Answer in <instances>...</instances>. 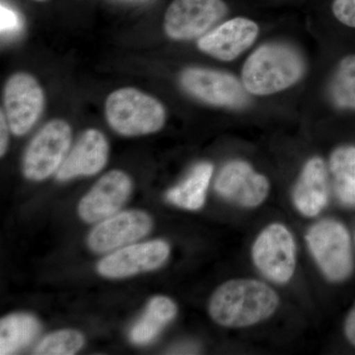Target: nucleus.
Wrapping results in <instances>:
<instances>
[{"label": "nucleus", "instance_id": "nucleus-9", "mask_svg": "<svg viewBox=\"0 0 355 355\" xmlns=\"http://www.w3.org/2000/svg\"><path fill=\"white\" fill-rule=\"evenodd\" d=\"M3 100L10 132L16 137H22L31 130L44 108L43 89L27 72H16L9 77Z\"/></svg>", "mask_w": 355, "mask_h": 355}, {"label": "nucleus", "instance_id": "nucleus-18", "mask_svg": "<svg viewBox=\"0 0 355 355\" xmlns=\"http://www.w3.org/2000/svg\"><path fill=\"white\" fill-rule=\"evenodd\" d=\"M214 174V166L210 163H200L191 170L188 178L166 193L168 202L181 209L198 210L202 209L207 198L210 180Z\"/></svg>", "mask_w": 355, "mask_h": 355}, {"label": "nucleus", "instance_id": "nucleus-26", "mask_svg": "<svg viewBox=\"0 0 355 355\" xmlns=\"http://www.w3.org/2000/svg\"><path fill=\"white\" fill-rule=\"evenodd\" d=\"M345 333L347 340L355 347V304L345 320Z\"/></svg>", "mask_w": 355, "mask_h": 355}, {"label": "nucleus", "instance_id": "nucleus-27", "mask_svg": "<svg viewBox=\"0 0 355 355\" xmlns=\"http://www.w3.org/2000/svg\"><path fill=\"white\" fill-rule=\"evenodd\" d=\"M35 1L42 2V1H46V0H35Z\"/></svg>", "mask_w": 355, "mask_h": 355}, {"label": "nucleus", "instance_id": "nucleus-23", "mask_svg": "<svg viewBox=\"0 0 355 355\" xmlns=\"http://www.w3.org/2000/svg\"><path fill=\"white\" fill-rule=\"evenodd\" d=\"M331 11L342 24L355 28V0H334Z\"/></svg>", "mask_w": 355, "mask_h": 355}, {"label": "nucleus", "instance_id": "nucleus-15", "mask_svg": "<svg viewBox=\"0 0 355 355\" xmlns=\"http://www.w3.org/2000/svg\"><path fill=\"white\" fill-rule=\"evenodd\" d=\"M109 144L99 130L90 128L81 135L55 173L58 181L94 176L108 162Z\"/></svg>", "mask_w": 355, "mask_h": 355}, {"label": "nucleus", "instance_id": "nucleus-8", "mask_svg": "<svg viewBox=\"0 0 355 355\" xmlns=\"http://www.w3.org/2000/svg\"><path fill=\"white\" fill-rule=\"evenodd\" d=\"M252 256L261 273L277 284H286L295 272V242L282 224H270L261 231L254 241Z\"/></svg>", "mask_w": 355, "mask_h": 355}, {"label": "nucleus", "instance_id": "nucleus-19", "mask_svg": "<svg viewBox=\"0 0 355 355\" xmlns=\"http://www.w3.org/2000/svg\"><path fill=\"white\" fill-rule=\"evenodd\" d=\"M41 323L27 313H14L0 321V354H14L38 336Z\"/></svg>", "mask_w": 355, "mask_h": 355}, {"label": "nucleus", "instance_id": "nucleus-2", "mask_svg": "<svg viewBox=\"0 0 355 355\" xmlns=\"http://www.w3.org/2000/svg\"><path fill=\"white\" fill-rule=\"evenodd\" d=\"M304 73V60L295 49L286 44L268 43L247 58L242 83L251 94L272 95L295 85Z\"/></svg>", "mask_w": 355, "mask_h": 355}, {"label": "nucleus", "instance_id": "nucleus-13", "mask_svg": "<svg viewBox=\"0 0 355 355\" xmlns=\"http://www.w3.org/2000/svg\"><path fill=\"white\" fill-rule=\"evenodd\" d=\"M220 197L244 207H256L268 197L270 183L245 161L229 162L222 168L214 184Z\"/></svg>", "mask_w": 355, "mask_h": 355}, {"label": "nucleus", "instance_id": "nucleus-3", "mask_svg": "<svg viewBox=\"0 0 355 355\" xmlns=\"http://www.w3.org/2000/svg\"><path fill=\"white\" fill-rule=\"evenodd\" d=\"M105 113L112 130L128 137L157 132L166 121L162 103L130 87L111 93L106 100Z\"/></svg>", "mask_w": 355, "mask_h": 355}, {"label": "nucleus", "instance_id": "nucleus-22", "mask_svg": "<svg viewBox=\"0 0 355 355\" xmlns=\"http://www.w3.org/2000/svg\"><path fill=\"white\" fill-rule=\"evenodd\" d=\"M84 336L76 330H60L44 336L35 347L37 355H72L83 349Z\"/></svg>", "mask_w": 355, "mask_h": 355}, {"label": "nucleus", "instance_id": "nucleus-16", "mask_svg": "<svg viewBox=\"0 0 355 355\" xmlns=\"http://www.w3.org/2000/svg\"><path fill=\"white\" fill-rule=\"evenodd\" d=\"M329 198L328 172L324 160L313 157L307 161L293 190V202L301 214L316 216Z\"/></svg>", "mask_w": 355, "mask_h": 355}, {"label": "nucleus", "instance_id": "nucleus-11", "mask_svg": "<svg viewBox=\"0 0 355 355\" xmlns=\"http://www.w3.org/2000/svg\"><path fill=\"white\" fill-rule=\"evenodd\" d=\"M153 227L151 216L142 210H125L100 221L88 236L95 253L116 251L146 237Z\"/></svg>", "mask_w": 355, "mask_h": 355}, {"label": "nucleus", "instance_id": "nucleus-25", "mask_svg": "<svg viewBox=\"0 0 355 355\" xmlns=\"http://www.w3.org/2000/svg\"><path fill=\"white\" fill-rule=\"evenodd\" d=\"M8 121H7L6 113L3 111L0 112V156L3 157L8 147L9 135Z\"/></svg>", "mask_w": 355, "mask_h": 355}, {"label": "nucleus", "instance_id": "nucleus-10", "mask_svg": "<svg viewBox=\"0 0 355 355\" xmlns=\"http://www.w3.org/2000/svg\"><path fill=\"white\" fill-rule=\"evenodd\" d=\"M170 247L163 240L137 243L120 248L98 263L97 270L106 279H120L157 270L169 258Z\"/></svg>", "mask_w": 355, "mask_h": 355}, {"label": "nucleus", "instance_id": "nucleus-20", "mask_svg": "<svg viewBox=\"0 0 355 355\" xmlns=\"http://www.w3.org/2000/svg\"><path fill=\"white\" fill-rule=\"evenodd\" d=\"M330 171L340 202L355 205V147L340 146L331 153Z\"/></svg>", "mask_w": 355, "mask_h": 355}, {"label": "nucleus", "instance_id": "nucleus-5", "mask_svg": "<svg viewBox=\"0 0 355 355\" xmlns=\"http://www.w3.org/2000/svg\"><path fill=\"white\" fill-rule=\"evenodd\" d=\"M72 130L64 120H53L31 140L23 158L22 172L28 180L44 181L57 173L71 146Z\"/></svg>", "mask_w": 355, "mask_h": 355}, {"label": "nucleus", "instance_id": "nucleus-17", "mask_svg": "<svg viewBox=\"0 0 355 355\" xmlns=\"http://www.w3.org/2000/svg\"><path fill=\"white\" fill-rule=\"evenodd\" d=\"M177 306L166 296L151 298L139 321L132 327L130 340L135 345H144L153 342L161 331L176 317Z\"/></svg>", "mask_w": 355, "mask_h": 355}, {"label": "nucleus", "instance_id": "nucleus-6", "mask_svg": "<svg viewBox=\"0 0 355 355\" xmlns=\"http://www.w3.org/2000/svg\"><path fill=\"white\" fill-rule=\"evenodd\" d=\"M180 83L188 94L211 106L239 109L249 101L245 86L227 72L188 67L180 76Z\"/></svg>", "mask_w": 355, "mask_h": 355}, {"label": "nucleus", "instance_id": "nucleus-12", "mask_svg": "<svg viewBox=\"0 0 355 355\" xmlns=\"http://www.w3.org/2000/svg\"><path fill=\"white\" fill-rule=\"evenodd\" d=\"M132 182L127 173L113 170L105 174L78 205V214L86 223H96L120 211L130 198Z\"/></svg>", "mask_w": 355, "mask_h": 355}, {"label": "nucleus", "instance_id": "nucleus-14", "mask_svg": "<svg viewBox=\"0 0 355 355\" xmlns=\"http://www.w3.org/2000/svg\"><path fill=\"white\" fill-rule=\"evenodd\" d=\"M259 32V26L253 20L236 17L200 37L198 46L216 60L231 62L254 43Z\"/></svg>", "mask_w": 355, "mask_h": 355}, {"label": "nucleus", "instance_id": "nucleus-7", "mask_svg": "<svg viewBox=\"0 0 355 355\" xmlns=\"http://www.w3.org/2000/svg\"><path fill=\"white\" fill-rule=\"evenodd\" d=\"M228 12L223 0H174L166 11L164 30L176 41L202 37Z\"/></svg>", "mask_w": 355, "mask_h": 355}, {"label": "nucleus", "instance_id": "nucleus-21", "mask_svg": "<svg viewBox=\"0 0 355 355\" xmlns=\"http://www.w3.org/2000/svg\"><path fill=\"white\" fill-rule=\"evenodd\" d=\"M330 97L336 108L355 110V55L343 58L330 83Z\"/></svg>", "mask_w": 355, "mask_h": 355}, {"label": "nucleus", "instance_id": "nucleus-24", "mask_svg": "<svg viewBox=\"0 0 355 355\" xmlns=\"http://www.w3.org/2000/svg\"><path fill=\"white\" fill-rule=\"evenodd\" d=\"M0 15H1V33L12 32L19 27V18L17 14L8 7L1 4L0 8Z\"/></svg>", "mask_w": 355, "mask_h": 355}, {"label": "nucleus", "instance_id": "nucleus-4", "mask_svg": "<svg viewBox=\"0 0 355 355\" xmlns=\"http://www.w3.org/2000/svg\"><path fill=\"white\" fill-rule=\"evenodd\" d=\"M306 240L327 279L335 282L349 279L354 258L349 232L342 223L331 219L318 222L308 231Z\"/></svg>", "mask_w": 355, "mask_h": 355}, {"label": "nucleus", "instance_id": "nucleus-1", "mask_svg": "<svg viewBox=\"0 0 355 355\" xmlns=\"http://www.w3.org/2000/svg\"><path fill=\"white\" fill-rule=\"evenodd\" d=\"M279 305L277 292L254 279H233L222 284L209 300L210 317L220 326L245 328L272 316Z\"/></svg>", "mask_w": 355, "mask_h": 355}]
</instances>
